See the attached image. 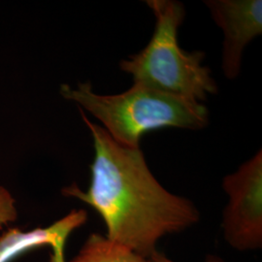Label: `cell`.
<instances>
[{"label":"cell","instance_id":"obj_1","mask_svg":"<svg viewBox=\"0 0 262 262\" xmlns=\"http://www.w3.org/2000/svg\"><path fill=\"white\" fill-rule=\"evenodd\" d=\"M80 114L94 139L91 185L83 191L73 184L62 193L93 207L102 217L110 241L149 258L158 252L159 239L195 225L199 212L190 200L159 184L140 148L118 144L81 108Z\"/></svg>","mask_w":262,"mask_h":262},{"label":"cell","instance_id":"obj_2","mask_svg":"<svg viewBox=\"0 0 262 262\" xmlns=\"http://www.w3.org/2000/svg\"><path fill=\"white\" fill-rule=\"evenodd\" d=\"M59 92L102 122L113 140L126 148H140L141 137L148 131L198 130L209 123V111L201 102L145 84L133 83L126 92L112 95L95 94L89 82L76 88L61 84Z\"/></svg>","mask_w":262,"mask_h":262},{"label":"cell","instance_id":"obj_3","mask_svg":"<svg viewBox=\"0 0 262 262\" xmlns=\"http://www.w3.org/2000/svg\"><path fill=\"white\" fill-rule=\"evenodd\" d=\"M156 17V28L148 45L120 68L133 82L198 102L217 93L209 67L202 66L205 53L187 52L179 46L178 29L185 19L184 5L174 0L146 1Z\"/></svg>","mask_w":262,"mask_h":262},{"label":"cell","instance_id":"obj_4","mask_svg":"<svg viewBox=\"0 0 262 262\" xmlns=\"http://www.w3.org/2000/svg\"><path fill=\"white\" fill-rule=\"evenodd\" d=\"M229 196L223 229L225 240L238 251L262 246V152L258 150L223 183Z\"/></svg>","mask_w":262,"mask_h":262},{"label":"cell","instance_id":"obj_5","mask_svg":"<svg viewBox=\"0 0 262 262\" xmlns=\"http://www.w3.org/2000/svg\"><path fill=\"white\" fill-rule=\"evenodd\" d=\"M223 29V70L233 80L240 74L244 50L262 33L261 0H209L204 2Z\"/></svg>","mask_w":262,"mask_h":262},{"label":"cell","instance_id":"obj_6","mask_svg":"<svg viewBox=\"0 0 262 262\" xmlns=\"http://www.w3.org/2000/svg\"><path fill=\"white\" fill-rule=\"evenodd\" d=\"M88 221L84 210H73L68 215L48 227H38L30 231L11 228L0 235V262H11L30 250L51 247V262H66L64 249L70 234Z\"/></svg>","mask_w":262,"mask_h":262},{"label":"cell","instance_id":"obj_7","mask_svg":"<svg viewBox=\"0 0 262 262\" xmlns=\"http://www.w3.org/2000/svg\"><path fill=\"white\" fill-rule=\"evenodd\" d=\"M70 262H149L139 254L107 237L94 233L85 241L79 253Z\"/></svg>","mask_w":262,"mask_h":262},{"label":"cell","instance_id":"obj_8","mask_svg":"<svg viewBox=\"0 0 262 262\" xmlns=\"http://www.w3.org/2000/svg\"><path fill=\"white\" fill-rule=\"evenodd\" d=\"M18 217L15 199L9 190L0 186V230L14 223Z\"/></svg>","mask_w":262,"mask_h":262},{"label":"cell","instance_id":"obj_9","mask_svg":"<svg viewBox=\"0 0 262 262\" xmlns=\"http://www.w3.org/2000/svg\"><path fill=\"white\" fill-rule=\"evenodd\" d=\"M149 262H174L172 261L171 259H169L168 257H166L164 254L156 252L150 255V257L148 258ZM205 262H224L220 257H216L214 255H208Z\"/></svg>","mask_w":262,"mask_h":262}]
</instances>
